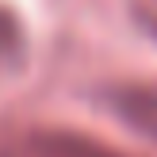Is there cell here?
Wrapping results in <instances>:
<instances>
[{
  "label": "cell",
  "instance_id": "cell-1",
  "mask_svg": "<svg viewBox=\"0 0 157 157\" xmlns=\"http://www.w3.org/2000/svg\"><path fill=\"white\" fill-rule=\"evenodd\" d=\"M0 157H134V153L100 142L84 130L19 123V127H0Z\"/></svg>",
  "mask_w": 157,
  "mask_h": 157
},
{
  "label": "cell",
  "instance_id": "cell-2",
  "mask_svg": "<svg viewBox=\"0 0 157 157\" xmlns=\"http://www.w3.org/2000/svg\"><path fill=\"white\" fill-rule=\"evenodd\" d=\"M111 111L127 123L130 130L153 138L157 142V81H130V84H115L107 92Z\"/></svg>",
  "mask_w": 157,
  "mask_h": 157
},
{
  "label": "cell",
  "instance_id": "cell-3",
  "mask_svg": "<svg viewBox=\"0 0 157 157\" xmlns=\"http://www.w3.org/2000/svg\"><path fill=\"white\" fill-rule=\"evenodd\" d=\"M23 54H27V31L15 12L0 8V73L15 69L23 61Z\"/></svg>",
  "mask_w": 157,
  "mask_h": 157
},
{
  "label": "cell",
  "instance_id": "cell-4",
  "mask_svg": "<svg viewBox=\"0 0 157 157\" xmlns=\"http://www.w3.org/2000/svg\"><path fill=\"white\" fill-rule=\"evenodd\" d=\"M150 27H153V31H157V15H153V19H150Z\"/></svg>",
  "mask_w": 157,
  "mask_h": 157
}]
</instances>
